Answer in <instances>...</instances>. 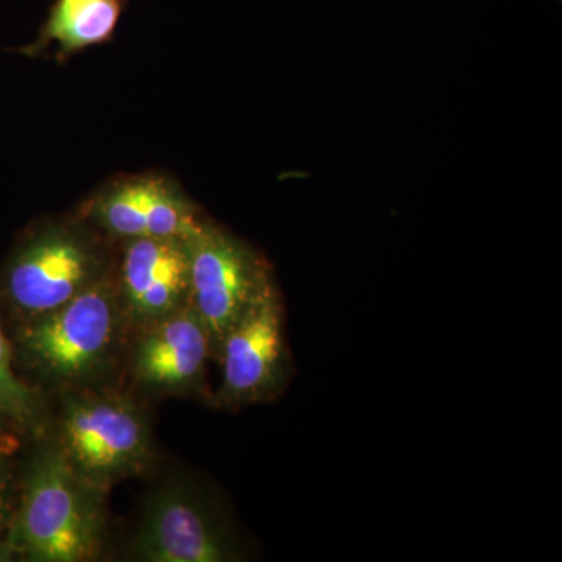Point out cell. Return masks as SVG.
Here are the masks:
<instances>
[{
    "instance_id": "10",
    "label": "cell",
    "mask_w": 562,
    "mask_h": 562,
    "mask_svg": "<svg viewBox=\"0 0 562 562\" xmlns=\"http://www.w3.org/2000/svg\"><path fill=\"white\" fill-rule=\"evenodd\" d=\"M132 344L128 369L140 390L161 397L202 394L214 350L192 305L139 328Z\"/></svg>"
},
{
    "instance_id": "8",
    "label": "cell",
    "mask_w": 562,
    "mask_h": 562,
    "mask_svg": "<svg viewBox=\"0 0 562 562\" xmlns=\"http://www.w3.org/2000/svg\"><path fill=\"white\" fill-rule=\"evenodd\" d=\"M77 211L114 243L187 238L205 220L180 181L158 171L125 173L103 181Z\"/></svg>"
},
{
    "instance_id": "12",
    "label": "cell",
    "mask_w": 562,
    "mask_h": 562,
    "mask_svg": "<svg viewBox=\"0 0 562 562\" xmlns=\"http://www.w3.org/2000/svg\"><path fill=\"white\" fill-rule=\"evenodd\" d=\"M0 390L9 398L14 424L33 435H43L46 427V408L41 401V392L33 390L31 384L18 373L14 366L13 347L2 322H0Z\"/></svg>"
},
{
    "instance_id": "6",
    "label": "cell",
    "mask_w": 562,
    "mask_h": 562,
    "mask_svg": "<svg viewBox=\"0 0 562 562\" xmlns=\"http://www.w3.org/2000/svg\"><path fill=\"white\" fill-rule=\"evenodd\" d=\"M191 305L205 322L214 357L225 333L277 284L271 265L251 244L209 217L187 236Z\"/></svg>"
},
{
    "instance_id": "13",
    "label": "cell",
    "mask_w": 562,
    "mask_h": 562,
    "mask_svg": "<svg viewBox=\"0 0 562 562\" xmlns=\"http://www.w3.org/2000/svg\"><path fill=\"white\" fill-rule=\"evenodd\" d=\"M18 502V484L14 483L13 471L9 461L0 453V561L13 560L7 538H9L11 522Z\"/></svg>"
},
{
    "instance_id": "11",
    "label": "cell",
    "mask_w": 562,
    "mask_h": 562,
    "mask_svg": "<svg viewBox=\"0 0 562 562\" xmlns=\"http://www.w3.org/2000/svg\"><path fill=\"white\" fill-rule=\"evenodd\" d=\"M127 0H55L38 35L18 47L24 57L38 58L52 52L58 65L91 47L103 46L116 35Z\"/></svg>"
},
{
    "instance_id": "3",
    "label": "cell",
    "mask_w": 562,
    "mask_h": 562,
    "mask_svg": "<svg viewBox=\"0 0 562 562\" xmlns=\"http://www.w3.org/2000/svg\"><path fill=\"white\" fill-rule=\"evenodd\" d=\"M116 243L76 211L46 217L21 233L3 262L0 301L18 322L60 308L109 279Z\"/></svg>"
},
{
    "instance_id": "4",
    "label": "cell",
    "mask_w": 562,
    "mask_h": 562,
    "mask_svg": "<svg viewBox=\"0 0 562 562\" xmlns=\"http://www.w3.org/2000/svg\"><path fill=\"white\" fill-rule=\"evenodd\" d=\"M50 438L81 476L109 491L146 475L157 460L149 413L122 392H63Z\"/></svg>"
},
{
    "instance_id": "5",
    "label": "cell",
    "mask_w": 562,
    "mask_h": 562,
    "mask_svg": "<svg viewBox=\"0 0 562 562\" xmlns=\"http://www.w3.org/2000/svg\"><path fill=\"white\" fill-rule=\"evenodd\" d=\"M249 554L220 494L187 473L155 484L131 542V557L143 562H241Z\"/></svg>"
},
{
    "instance_id": "14",
    "label": "cell",
    "mask_w": 562,
    "mask_h": 562,
    "mask_svg": "<svg viewBox=\"0 0 562 562\" xmlns=\"http://www.w3.org/2000/svg\"><path fill=\"white\" fill-rule=\"evenodd\" d=\"M5 420H13V413H11V406L9 403V398L5 397L3 391L0 390V424H3Z\"/></svg>"
},
{
    "instance_id": "9",
    "label": "cell",
    "mask_w": 562,
    "mask_h": 562,
    "mask_svg": "<svg viewBox=\"0 0 562 562\" xmlns=\"http://www.w3.org/2000/svg\"><path fill=\"white\" fill-rule=\"evenodd\" d=\"M113 279L128 330H139L181 312L191 305L187 238L116 243Z\"/></svg>"
},
{
    "instance_id": "1",
    "label": "cell",
    "mask_w": 562,
    "mask_h": 562,
    "mask_svg": "<svg viewBox=\"0 0 562 562\" xmlns=\"http://www.w3.org/2000/svg\"><path fill=\"white\" fill-rule=\"evenodd\" d=\"M109 490L81 476L50 436H38L22 469L7 547L18 560L87 562L106 543Z\"/></svg>"
},
{
    "instance_id": "7",
    "label": "cell",
    "mask_w": 562,
    "mask_h": 562,
    "mask_svg": "<svg viewBox=\"0 0 562 562\" xmlns=\"http://www.w3.org/2000/svg\"><path fill=\"white\" fill-rule=\"evenodd\" d=\"M216 357L222 366L217 408H243L277 401L292 379L294 364L284 335V308L273 284L225 333Z\"/></svg>"
},
{
    "instance_id": "2",
    "label": "cell",
    "mask_w": 562,
    "mask_h": 562,
    "mask_svg": "<svg viewBox=\"0 0 562 562\" xmlns=\"http://www.w3.org/2000/svg\"><path fill=\"white\" fill-rule=\"evenodd\" d=\"M127 331L111 273L60 308L18 322L14 366L60 394L98 387L116 368Z\"/></svg>"
}]
</instances>
